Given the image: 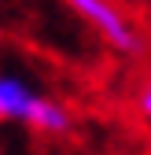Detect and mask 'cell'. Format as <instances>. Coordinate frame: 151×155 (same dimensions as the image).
Segmentation results:
<instances>
[{
    "label": "cell",
    "mask_w": 151,
    "mask_h": 155,
    "mask_svg": "<svg viewBox=\"0 0 151 155\" xmlns=\"http://www.w3.org/2000/svg\"><path fill=\"white\" fill-rule=\"evenodd\" d=\"M0 122H18L44 137H66L74 118L55 96L33 89L18 74H0Z\"/></svg>",
    "instance_id": "cell-1"
},
{
    "label": "cell",
    "mask_w": 151,
    "mask_h": 155,
    "mask_svg": "<svg viewBox=\"0 0 151 155\" xmlns=\"http://www.w3.org/2000/svg\"><path fill=\"white\" fill-rule=\"evenodd\" d=\"M63 4L96 33L111 52H118V55H140L144 52V33H140V26L133 22V15H129L118 0H63Z\"/></svg>",
    "instance_id": "cell-2"
},
{
    "label": "cell",
    "mask_w": 151,
    "mask_h": 155,
    "mask_svg": "<svg viewBox=\"0 0 151 155\" xmlns=\"http://www.w3.org/2000/svg\"><path fill=\"white\" fill-rule=\"evenodd\" d=\"M137 111H140V118H144L147 129H151V78L137 89Z\"/></svg>",
    "instance_id": "cell-3"
}]
</instances>
